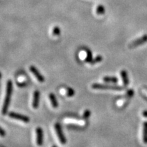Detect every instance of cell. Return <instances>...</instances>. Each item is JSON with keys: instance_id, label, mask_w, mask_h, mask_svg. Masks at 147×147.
Masks as SVG:
<instances>
[{"instance_id": "6da1fadb", "label": "cell", "mask_w": 147, "mask_h": 147, "mask_svg": "<svg viewBox=\"0 0 147 147\" xmlns=\"http://www.w3.org/2000/svg\"><path fill=\"white\" fill-rule=\"evenodd\" d=\"M12 91H13V84L11 80H8L6 84V92H5V96L3 101V104L1 110V113L3 115H5L8 113L9 106H10L11 97L12 95Z\"/></svg>"}, {"instance_id": "7a4b0ae2", "label": "cell", "mask_w": 147, "mask_h": 147, "mask_svg": "<svg viewBox=\"0 0 147 147\" xmlns=\"http://www.w3.org/2000/svg\"><path fill=\"white\" fill-rule=\"evenodd\" d=\"M92 88L93 89L99 90H115V91H120L123 89V87L120 86L115 85H108V84H103L99 83H94L92 84Z\"/></svg>"}, {"instance_id": "3957f363", "label": "cell", "mask_w": 147, "mask_h": 147, "mask_svg": "<svg viewBox=\"0 0 147 147\" xmlns=\"http://www.w3.org/2000/svg\"><path fill=\"white\" fill-rule=\"evenodd\" d=\"M55 129L60 142L62 144H65L66 142H67V140H66V138L65 136H64V134L63 132V130H62V127L61 126V125L59 123H56L55 125Z\"/></svg>"}, {"instance_id": "277c9868", "label": "cell", "mask_w": 147, "mask_h": 147, "mask_svg": "<svg viewBox=\"0 0 147 147\" xmlns=\"http://www.w3.org/2000/svg\"><path fill=\"white\" fill-rule=\"evenodd\" d=\"M8 116L10 118L16 119V120L18 121H21L22 122L26 123H29V121H30V119L27 116L21 115V114L17 113H14V112H10L9 113Z\"/></svg>"}, {"instance_id": "5b68a950", "label": "cell", "mask_w": 147, "mask_h": 147, "mask_svg": "<svg viewBox=\"0 0 147 147\" xmlns=\"http://www.w3.org/2000/svg\"><path fill=\"white\" fill-rule=\"evenodd\" d=\"M146 42H147V35H144V36L140 37L138 39L132 42L129 45V47L130 49H134V48L138 47H139V46L144 45Z\"/></svg>"}, {"instance_id": "8992f818", "label": "cell", "mask_w": 147, "mask_h": 147, "mask_svg": "<svg viewBox=\"0 0 147 147\" xmlns=\"http://www.w3.org/2000/svg\"><path fill=\"white\" fill-rule=\"evenodd\" d=\"M29 69H30L31 72H32L33 74L34 75L35 77L37 78V80H38L40 82H44L45 80V77L43 76V75L40 72L39 70L35 67L34 65H31L30 67H29Z\"/></svg>"}, {"instance_id": "52a82bcc", "label": "cell", "mask_w": 147, "mask_h": 147, "mask_svg": "<svg viewBox=\"0 0 147 147\" xmlns=\"http://www.w3.org/2000/svg\"><path fill=\"white\" fill-rule=\"evenodd\" d=\"M36 144L38 146H42L44 142V133L41 127L36 128Z\"/></svg>"}, {"instance_id": "ba28073f", "label": "cell", "mask_w": 147, "mask_h": 147, "mask_svg": "<svg viewBox=\"0 0 147 147\" xmlns=\"http://www.w3.org/2000/svg\"><path fill=\"white\" fill-rule=\"evenodd\" d=\"M40 93L39 91H35L33 95V102H32V106L35 109H37L39 107L40 104Z\"/></svg>"}, {"instance_id": "9c48e42d", "label": "cell", "mask_w": 147, "mask_h": 147, "mask_svg": "<svg viewBox=\"0 0 147 147\" xmlns=\"http://www.w3.org/2000/svg\"><path fill=\"white\" fill-rule=\"evenodd\" d=\"M49 99H50V101H51V104H52L53 107L56 108L58 107L59 106V104H58V101L57 100V97H56V95H55L54 93H50L49 95Z\"/></svg>"}, {"instance_id": "30bf717a", "label": "cell", "mask_w": 147, "mask_h": 147, "mask_svg": "<svg viewBox=\"0 0 147 147\" xmlns=\"http://www.w3.org/2000/svg\"><path fill=\"white\" fill-rule=\"evenodd\" d=\"M121 78H122V80H123V84L126 87V86H127L129 83V82L128 75L126 70L121 71Z\"/></svg>"}, {"instance_id": "8fae6325", "label": "cell", "mask_w": 147, "mask_h": 147, "mask_svg": "<svg viewBox=\"0 0 147 147\" xmlns=\"http://www.w3.org/2000/svg\"><path fill=\"white\" fill-rule=\"evenodd\" d=\"M103 80L107 83L116 84L118 82V78L115 76H105L103 78Z\"/></svg>"}, {"instance_id": "7c38bea8", "label": "cell", "mask_w": 147, "mask_h": 147, "mask_svg": "<svg viewBox=\"0 0 147 147\" xmlns=\"http://www.w3.org/2000/svg\"><path fill=\"white\" fill-rule=\"evenodd\" d=\"M142 140L144 144H147V121L144 122L143 125Z\"/></svg>"}, {"instance_id": "4fadbf2b", "label": "cell", "mask_w": 147, "mask_h": 147, "mask_svg": "<svg viewBox=\"0 0 147 147\" xmlns=\"http://www.w3.org/2000/svg\"><path fill=\"white\" fill-rule=\"evenodd\" d=\"M96 13L98 15H103L105 14V8L104 5H99L96 8Z\"/></svg>"}, {"instance_id": "5bb4252c", "label": "cell", "mask_w": 147, "mask_h": 147, "mask_svg": "<svg viewBox=\"0 0 147 147\" xmlns=\"http://www.w3.org/2000/svg\"><path fill=\"white\" fill-rule=\"evenodd\" d=\"M102 60H103L102 56H101V55H97L96 57L93 59V60H92V61L90 63V64H91V65H95V64L98 63H100V62L102 61Z\"/></svg>"}, {"instance_id": "9a60e30c", "label": "cell", "mask_w": 147, "mask_h": 147, "mask_svg": "<svg viewBox=\"0 0 147 147\" xmlns=\"http://www.w3.org/2000/svg\"><path fill=\"white\" fill-rule=\"evenodd\" d=\"M86 53H87V57H86L85 61L90 63L92 61V60H93V55H92L91 51L89 50L86 51Z\"/></svg>"}, {"instance_id": "2e32d148", "label": "cell", "mask_w": 147, "mask_h": 147, "mask_svg": "<svg viewBox=\"0 0 147 147\" xmlns=\"http://www.w3.org/2000/svg\"><path fill=\"white\" fill-rule=\"evenodd\" d=\"M61 34V29L58 26H55L53 29V35L55 36H59Z\"/></svg>"}, {"instance_id": "e0dca14e", "label": "cell", "mask_w": 147, "mask_h": 147, "mask_svg": "<svg viewBox=\"0 0 147 147\" xmlns=\"http://www.w3.org/2000/svg\"><path fill=\"white\" fill-rule=\"evenodd\" d=\"M66 95L67 97H72L75 95V91L72 88L68 87L66 89Z\"/></svg>"}, {"instance_id": "ac0fdd59", "label": "cell", "mask_w": 147, "mask_h": 147, "mask_svg": "<svg viewBox=\"0 0 147 147\" xmlns=\"http://www.w3.org/2000/svg\"><path fill=\"white\" fill-rule=\"evenodd\" d=\"M91 116V111L89 110H86L83 113V118L85 119H89Z\"/></svg>"}, {"instance_id": "d6986e66", "label": "cell", "mask_w": 147, "mask_h": 147, "mask_svg": "<svg viewBox=\"0 0 147 147\" xmlns=\"http://www.w3.org/2000/svg\"><path fill=\"white\" fill-rule=\"evenodd\" d=\"M5 135H6V132H5V130L2 127H0V136L4 137Z\"/></svg>"}, {"instance_id": "ffe728a7", "label": "cell", "mask_w": 147, "mask_h": 147, "mask_svg": "<svg viewBox=\"0 0 147 147\" xmlns=\"http://www.w3.org/2000/svg\"><path fill=\"white\" fill-rule=\"evenodd\" d=\"M127 95L129 96V97H131L134 95V91L132 89L129 90L127 91Z\"/></svg>"}, {"instance_id": "44dd1931", "label": "cell", "mask_w": 147, "mask_h": 147, "mask_svg": "<svg viewBox=\"0 0 147 147\" xmlns=\"http://www.w3.org/2000/svg\"><path fill=\"white\" fill-rule=\"evenodd\" d=\"M143 116L147 118V110H145V111L143 112Z\"/></svg>"}, {"instance_id": "7402d4cb", "label": "cell", "mask_w": 147, "mask_h": 147, "mask_svg": "<svg viewBox=\"0 0 147 147\" xmlns=\"http://www.w3.org/2000/svg\"><path fill=\"white\" fill-rule=\"evenodd\" d=\"M1 73L0 72V80H1Z\"/></svg>"}, {"instance_id": "603a6c76", "label": "cell", "mask_w": 147, "mask_h": 147, "mask_svg": "<svg viewBox=\"0 0 147 147\" xmlns=\"http://www.w3.org/2000/svg\"><path fill=\"white\" fill-rule=\"evenodd\" d=\"M53 147H57V146H55V145H54V146H53Z\"/></svg>"}]
</instances>
